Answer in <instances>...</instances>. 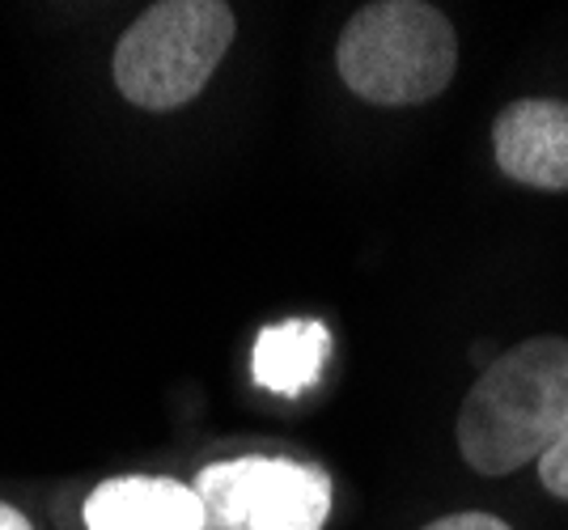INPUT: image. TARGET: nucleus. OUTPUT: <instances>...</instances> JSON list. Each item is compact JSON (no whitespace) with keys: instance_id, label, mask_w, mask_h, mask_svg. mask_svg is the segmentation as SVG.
I'll return each mask as SVG.
<instances>
[{"instance_id":"1","label":"nucleus","mask_w":568,"mask_h":530,"mask_svg":"<svg viewBox=\"0 0 568 530\" xmlns=\"http://www.w3.org/2000/svg\"><path fill=\"white\" fill-rule=\"evenodd\" d=\"M568 425V339L518 344L479 374L458 411V446L479 476H509Z\"/></svg>"},{"instance_id":"2","label":"nucleus","mask_w":568,"mask_h":530,"mask_svg":"<svg viewBox=\"0 0 568 530\" xmlns=\"http://www.w3.org/2000/svg\"><path fill=\"white\" fill-rule=\"evenodd\" d=\"M335 64L344 85L365 102H428L454 81V26L442 9L420 0H378L344 26Z\"/></svg>"},{"instance_id":"3","label":"nucleus","mask_w":568,"mask_h":530,"mask_svg":"<svg viewBox=\"0 0 568 530\" xmlns=\"http://www.w3.org/2000/svg\"><path fill=\"white\" fill-rule=\"evenodd\" d=\"M234 43V9L221 0L149 4L115 43V85L144 111H174L209 85Z\"/></svg>"},{"instance_id":"4","label":"nucleus","mask_w":568,"mask_h":530,"mask_svg":"<svg viewBox=\"0 0 568 530\" xmlns=\"http://www.w3.org/2000/svg\"><path fill=\"white\" fill-rule=\"evenodd\" d=\"M204 530H323L332 513L327 471L293 458H230L191 483Z\"/></svg>"},{"instance_id":"5","label":"nucleus","mask_w":568,"mask_h":530,"mask_svg":"<svg viewBox=\"0 0 568 530\" xmlns=\"http://www.w3.org/2000/svg\"><path fill=\"white\" fill-rule=\"evenodd\" d=\"M497 166L526 187L568 192V102L521 98L493 128Z\"/></svg>"},{"instance_id":"6","label":"nucleus","mask_w":568,"mask_h":530,"mask_svg":"<svg viewBox=\"0 0 568 530\" xmlns=\"http://www.w3.org/2000/svg\"><path fill=\"white\" fill-rule=\"evenodd\" d=\"M90 530H204L195 488L162 476H123L98 483L85 501Z\"/></svg>"},{"instance_id":"7","label":"nucleus","mask_w":568,"mask_h":530,"mask_svg":"<svg viewBox=\"0 0 568 530\" xmlns=\"http://www.w3.org/2000/svg\"><path fill=\"white\" fill-rule=\"evenodd\" d=\"M327 357H332V332L318 318H288L260 332L251 353V374L263 390L293 399L323 378Z\"/></svg>"},{"instance_id":"8","label":"nucleus","mask_w":568,"mask_h":530,"mask_svg":"<svg viewBox=\"0 0 568 530\" xmlns=\"http://www.w3.org/2000/svg\"><path fill=\"white\" fill-rule=\"evenodd\" d=\"M539 480H544V488L551 497L568 501V425L544 450V458H539Z\"/></svg>"},{"instance_id":"9","label":"nucleus","mask_w":568,"mask_h":530,"mask_svg":"<svg viewBox=\"0 0 568 530\" xmlns=\"http://www.w3.org/2000/svg\"><path fill=\"white\" fill-rule=\"evenodd\" d=\"M425 530H509L500 518L493 513H454V518H442V522H428Z\"/></svg>"},{"instance_id":"10","label":"nucleus","mask_w":568,"mask_h":530,"mask_svg":"<svg viewBox=\"0 0 568 530\" xmlns=\"http://www.w3.org/2000/svg\"><path fill=\"white\" fill-rule=\"evenodd\" d=\"M0 530H34V527L26 522V513H18L13 506H4V501H0Z\"/></svg>"}]
</instances>
